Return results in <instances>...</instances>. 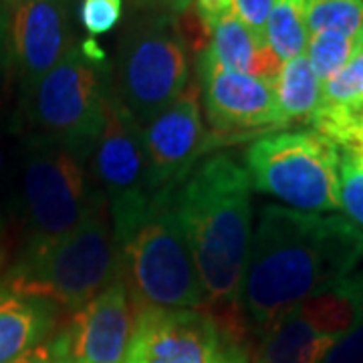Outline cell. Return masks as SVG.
<instances>
[{
    "mask_svg": "<svg viewBox=\"0 0 363 363\" xmlns=\"http://www.w3.org/2000/svg\"><path fill=\"white\" fill-rule=\"evenodd\" d=\"M208 49L222 67L271 83L283 67L277 55L271 51V47L260 45L234 13L222 16L212 26Z\"/></svg>",
    "mask_w": 363,
    "mask_h": 363,
    "instance_id": "obj_16",
    "label": "cell"
},
{
    "mask_svg": "<svg viewBox=\"0 0 363 363\" xmlns=\"http://www.w3.org/2000/svg\"><path fill=\"white\" fill-rule=\"evenodd\" d=\"M307 30L309 35H362L363 0H307Z\"/></svg>",
    "mask_w": 363,
    "mask_h": 363,
    "instance_id": "obj_21",
    "label": "cell"
},
{
    "mask_svg": "<svg viewBox=\"0 0 363 363\" xmlns=\"http://www.w3.org/2000/svg\"><path fill=\"white\" fill-rule=\"evenodd\" d=\"M113 81L105 61H95L77 45L23 93L21 116L28 130L91 156L104 125Z\"/></svg>",
    "mask_w": 363,
    "mask_h": 363,
    "instance_id": "obj_6",
    "label": "cell"
},
{
    "mask_svg": "<svg viewBox=\"0 0 363 363\" xmlns=\"http://www.w3.org/2000/svg\"><path fill=\"white\" fill-rule=\"evenodd\" d=\"M252 363H257V362H252Z\"/></svg>",
    "mask_w": 363,
    "mask_h": 363,
    "instance_id": "obj_36",
    "label": "cell"
},
{
    "mask_svg": "<svg viewBox=\"0 0 363 363\" xmlns=\"http://www.w3.org/2000/svg\"><path fill=\"white\" fill-rule=\"evenodd\" d=\"M89 169L107 200L111 224L133 216L156 194L147 182L142 125L119 101L113 87L105 105L104 125L91 150Z\"/></svg>",
    "mask_w": 363,
    "mask_h": 363,
    "instance_id": "obj_10",
    "label": "cell"
},
{
    "mask_svg": "<svg viewBox=\"0 0 363 363\" xmlns=\"http://www.w3.org/2000/svg\"><path fill=\"white\" fill-rule=\"evenodd\" d=\"M337 339L315 331L297 309L264 331L257 363H323Z\"/></svg>",
    "mask_w": 363,
    "mask_h": 363,
    "instance_id": "obj_18",
    "label": "cell"
},
{
    "mask_svg": "<svg viewBox=\"0 0 363 363\" xmlns=\"http://www.w3.org/2000/svg\"><path fill=\"white\" fill-rule=\"evenodd\" d=\"M188 11L194 14L198 25L202 26L204 33L210 37L212 26L216 25L222 16L233 13V0H194Z\"/></svg>",
    "mask_w": 363,
    "mask_h": 363,
    "instance_id": "obj_28",
    "label": "cell"
},
{
    "mask_svg": "<svg viewBox=\"0 0 363 363\" xmlns=\"http://www.w3.org/2000/svg\"><path fill=\"white\" fill-rule=\"evenodd\" d=\"M123 14V0H79V21L91 37L113 30Z\"/></svg>",
    "mask_w": 363,
    "mask_h": 363,
    "instance_id": "obj_25",
    "label": "cell"
},
{
    "mask_svg": "<svg viewBox=\"0 0 363 363\" xmlns=\"http://www.w3.org/2000/svg\"><path fill=\"white\" fill-rule=\"evenodd\" d=\"M188 39L174 14H145L119 40L116 89L133 119L145 125L190 85Z\"/></svg>",
    "mask_w": 363,
    "mask_h": 363,
    "instance_id": "obj_7",
    "label": "cell"
},
{
    "mask_svg": "<svg viewBox=\"0 0 363 363\" xmlns=\"http://www.w3.org/2000/svg\"><path fill=\"white\" fill-rule=\"evenodd\" d=\"M267 43L281 63L305 55L309 43L307 0H274L267 21Z\"/></svg>",
    "mask_w": 363,
    "mask_h": 363,
    "instance_id": "obj_20",
    "label": "cell"
},
{
    "mask_svg": "<svg viewBox=\"0 0 363 363\" xmlns=\"http://www.w3.org/2000/svg\"><path fill=\"white\" fill-rule=\"evenodd\" d=\"M341 150L317 131H271L248 145L245 168L252 186L301 212L339 208Z\"/></svg>",
    "mask_w": 363,
    "mask_h": 363,
    "instance_id": "obj_8",
    "label": "cell"
},
{
    "mask_svg": "<svg viewBox=\"0 0 363 363\" xmlns=\"http://www.w3.org/2000/svg\"><path fill=\"white\" fill-rule=\"evenodd\" d=\"M21 133L16 210L25 248L77 228L104 194L93 182L87 154L37 133Z\"/></svg>",
    "mask_w": 363,
    "mask_h": 363,
    "instance_id": "obj_5",
    "label": "cell"
},
{
    "mask_svg": "<svg viewBox=\"0 0 363 363\" xmlns=\"http://www.w3.org/2000/svg\"><path fill=\"white\" fill-rule=\"evenodd\" d=\"M363 259V233L339 214L269 204L250 238L238 307L264 333Z\"/></svg>",
    "mask_w": 363,
    "mask_h": 363,
    "instance_id": "obj_1",
    "label": "cell"
},
{
    "mask_svg": "<svg viewBox=\"0 0 363 363\" xmlns=\"http://www.w3.org/2000/svg\"><path fill=\"white\" fill-rule=\"evenodd\" d=\"M142 131L152 192L180 188L202 154L214 145V138L202 125L200 87L194 83Z\"/></svg>",
    "mask_w": 363,
    "mask_h": 363,
    "instance_id": "obj_12",
    "label": "cell"
},
{
    "mask_svg": "<svg viewBox=\"0 0 363 363\" xmlns=\"http://www.w3.org/2000/svg\"><path fill=\"white\" fill-rule=\"evenodd\" d=\"M196 73L204 95L214 145L247 140L257 130H281L279 107L271 81L222 67L208 45L198 51Z\"/></svg>",
    "mask_w": 363,
    "mask_h": 363,
    "instance_id": "obj_11",
    "label": "cell"
},
{
    "mask_svg": "<svg viewBox=\"0 0 363 363\" xmlns=\"http://www.w3.org/2000/svg\"><path fill=\"white\" fill-rule=\"evenodd\" d=\"M6 255H9V224L4 214L0 212V267L4 264Z\"/></svg>",
    "mask_w": 363,
    "mask_h": 363,
    "instance_id": "obj_34",
    "label": "cell"
},
{
    "mask_svg": "<svg viewBox=\"0 0 363 363\" xmlns=\"http://www.w3.org/2000/svg\"><path fill=\"white\" fill-rule=\"evenodd\" d=\"M363 47V33L355 37L335 35V33H319L309 35L307 43V59L311 63L317 79L323 85L325 81L339 73Z\"/></svg>",
    "mask_w": 363,
    "mask_h": 363,
    "instance_id": "obj_22",
    "label": "cell"
},
{
    "mask_svg": "<svg viewBox=\"0 0 363 363\" xmlns=\"http://www.w3.org/2000/svg\"><path fill=\"white\" fill-rule=\"evenodd\" d=\"M323 363H363V319L333 343Z\"/></svg>",
    "mask_w": 363,
    "mask_h": 363,
    "instance_id": "obj_27",
    "label": "cell"
},
{
    "mask_svg": "<svg viewBox=\"0 0 363 363\" xmlns=\"http://www.w3.org/2000/svg\"><path fill=\"white\" fill-rule=\"evenodd\" d=\"M238 313L140 309L123 363H252Z\"/></svg>",
    "mask_w": 363,
    "mask_h": 363,
    "instance_id": "obj_9",
    "label": "cell"
},
{
    "mask_svg": "<svg viewBox=\"0 0 363 363\" xmlns=\"http://www.w3.org/2000/svg\"><path fill=\"white\" fill-rule=\"evenodd\" d=\"M0 4L9 16L21 93H26L75 47L73 6L63 0H0Z\"/></svg>",
    "mask_w": 363,
    "mask_h": 363,
    "instance_id": "obj_14",
    "label": "cell"
},
{
    "mask_svg": "<svg viewBox=\"0 0 363 363\" xmlns=\"http://www.w3.org/2000/svg\"><path fill=\"white\" fill-rule=\"evenodd\" d=\"M339 208L363 233V156L347 150L339 156Z\"/></svg>",
    "mask_w": 363,
    "mask_h": 363,
    "instance_id": "obj_24",
    "label": "cell"
},
{
    "mask_svg": "<svg viewBox=\"0 0 363 363\" xmlns=\"http://www.w3.org/2000/svg\"><path fill=\"white\" fill-rule=\"evenodd\" d=\"M14 69L13 47H11V30H9V16L4 13V6L0 4V95L6 89V83L11 79V71Z\"/></svg>",
    "mask_w": 363,
    "mask_h": 363,
    "instance_id": "obj_30",
    "label": "cell"
},
{
    "mask_svg": "<svg viewBox=\"0 0 363 363\" xmlns=\"http://www.w3.org/2000/svg\"><path fill=\"white\" fill-rule=\"evenodd\" d=\"M119 279L113 224L105 196L85 220L61 238L18 250L2 281L13 291L75 311Z\"/></svg>",
    "mask_w": 363,
    "mask_h": 363,
    "instance_id": "obj_4",
    "label": "cell"
},
{
    "mask_svg": "<svg viewBox=\"0 0 363 363\" xmlns=\"http://www.w3.org/2000/svg\"><path fill=\"white\" fill-rule=\"evenodd\" d=\"M16 363H59V359H57V355L52 351L51 343L47 341V343H43L40 347H37L33 353H28L26 357H23L21 362Z\"/></svg>",
    "mask_w": 363,
    "mask_h": 363,
    "instance_id": "obj_32",
    "label": "cell"
},
{
    "mask_svg": "<svg viewBox=\"0 0 363 363\" xmlns=\"http://www.w3.org/2000/svg\"><path fill=\"white\" fill-rule=\"evenodd\" d=\"M295 309L315 331L339 339L363 319V272L345 277Z\"/></svg>",
    "mask_w": 363,
    "mask_h": 363,
    "instance_id": "obj_17",
    "label": "cell"
},
{
    "mask_svg": "<svg viewBox=\"0 0 363 363\" xmlns=\"http://www.w3.org/2000/svg\"><path fill=\"white\" fill-rule=\"evenodd\" d=\"M321 105L359 113L363 109V47L339 73L321 85Z\"/></svg>",
    "mask_w": 363,
    "mask_h": 363,
    "instance_id": "obj_23",
    "label": "cell"
},
{
    "mask_svg": "<svg viewBox=\"0 0 363 363\" xmlns=\"http://www.w3.org/2000/svg\"><path fill=\"white\" fill-rule=\"evenodd\" d=\"M131 331L130 295L123 281L116 279L71 313L49 343L59 363H123Z\"/></svg>",
    "mask_w": 363,
    "mask_h": 363,
    "instance_id": "obj_13",
    "label": "cell"
},
{
    "mask_svg": "<svg viewBox=\"0 0 363 363\" xmlns=\"http://www.w3.org/2000/svg\"><path fill=\"white\" fill-rule=\"evenodd\" d=\"M14 131L0 130V192L6 190V186L13 180H16V169H18V147L21 142L13 143L11 135Z\"/></svg>",
    "mask_w": 363,
    "mask_h": 363,
    "instance_id": "obj_29",
    "label": "cell"
},
{
    "mask_svg": "<svg viewBox=\"0 0 363 363\" xmlns=\"http://www.w3.org/2000/svg\"><path fill=\"white\" fill-rule=\"evenodd\" d=\"M63 2H67L69 6H73V9H75V4H77L79 0H63Z\"/></svg>",
    "mask_w": 363,
    "mask_h": 363,
    "instance_id": "obj_35",
    "label": "cell"
},
{
    "mask_svg": "<svg viewBox=\"0 0 363 363\" xmlns=\"http://www.w3.org/2000/svg\"><path fill=\"white\" fill-rule=\"evenodd\" d=\"M59 307L0 283V363H16L40 347L57 325Z\"/></svg>",
    "mask_w": 363,
    "mask_h": 363,
    "instance_id": "obj_15",
    "label": "cell"
},
{
    "mask_svg": "<svg viewBox=\"0 0 363 363\" xmlns=\"http://www.w3.org/2000/svg\"><path fill=\"white\" fill-rule=\"evenodd\" d=\"M250 176L230 154L198 164L176 190V210L206 307H238L250 248Z\"/></svg>",
    "mask_w": 363,
    "mask_h": 363,
    "instance_id": "obj_2",
    "label": "cell"
},
{
    "mask_svg": "<svg viewBox=\"0 0 363 363\" xmlns=\"http://www.w3.org/2000/svg\"><path fill=\"white\" fill-rule=\"evenodd\" d=\"M347 152H355V154L363 156V109L357 113V119H355V128H353V135H351Z\"/></svg>",
    "mask_w": 363,
    "mask_h": 363,
    "instance_id": "obj_33",
    "label": "cell"
},
{
    "mask_svg": "<svg viewBox=\"0 0 363 363\" xmlns=\"http://www.w3.org/2000/svg\"><path fill=\"white\" fill-rule=\"evenodd\" d=\"M274 0H233V13L252 33L260 45L267 43V21L271 16Z\"/></svg>",
    "mask_w": 363,
    "mask_h": 363,
    "instance_id": "obj_26",
    "label": "cell"
},
{
    "mask_svg": "<svg viewBox=\"0 0 363 363\" xmlns=\"http://www.w3.org/2000/svg\"><path fill=\"white\" fill-rule=\"evenodd\" d=\"M176 190H160L140 212L113 224L119 279L128 289L133 311L206 307L176 210Z\"/></svg>",
    "mask_w": 363,
    "mask_h": 363,
    "instance_id": "obj_3",
    "label": "cell"
},
{
    "mask_svg": "<svg viewBox=\"0 0 363 363\" xmlns=\"http://www.w3.org/2000/svg\"><path fill=\"white\" fill-rule=\"evenodd\" d=\"M281 128L291 123H311L321 105V81L313 71L307 55L285 61L272 81Z\"/></svg>",
    "mask_w": 363,
    "mask_h": 363,
    "instance_id": "obj_19",
    "label": "cell"
},
{
    "mask_svg": "<svg viewBox=\"0 0 363 363\" xmlns=\"http://www.w3.org/2000/svg\"><path fill=\"white\" fill-rule=\"evenodd\" d=\"M194 0H131V4L150 14H182L192 6Z\"/></svg>",
    "mask_w": 363,
    "mask_h": 363,
    "instance_id": "obj_31",
    "label": "cell"
}]
</instances>
